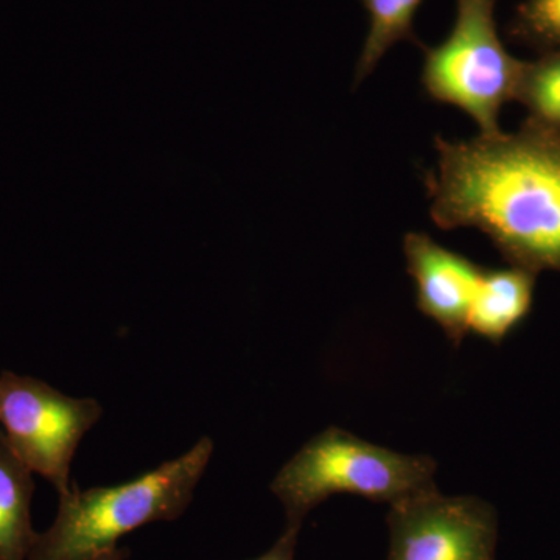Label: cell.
Returning a JSON list of instances; mask_svg holds the SVG:
<instances>
[{
	"instance_id": "cell-6",
	"label": "cell",
	"mask_w": 560,
	"mask_h": 560,
	"mask_svg": "<svg viewBox=\"0 0 560 560\" xmlns=\"http://www.w3.org/2000/svg\"><path fill=\"white\" fill-rule=\"evenodd\" d=\"M388 560H497L499 521L488 501L440 490L390 504Z\"/></svg>"
},
{
	"instance_id": "cell-3",
	"label": "cell",
	"mask_w": 560,
	"mask_h": 560,
	"mask_svg": "<svg viewBox=\"0 0 560 560\" xmlns=\"http://www.w3.org/2000/svg\"><path fill=\"white\" fill-rule=\"evenodd\" d=\"M436 460L401 455L329 427L302 445L279 470L271 492L285 510L287 525L302 522L335 493H352L375 503L396 504L438 489Z\"/></svg>"
},
{
	"instance_id": "cell-1",
	"label": "cell",
	"mask_w": 560,
	"mask_h": 560,
	"mask_svg": "<svg viewBox=\"0 0 560 560\" xmlns=\"http://www.w3.org/2000/svg\"><path fill=\"white\" fill-rule=\"evenodd\" d=\"M427 175L430 215L441 230L485 232L512 267L560 272V136L528 120L451 142L436 136Z\"/></svg>"
},
{
	"instance_id": "cell-4",
	"label": "cell",
	"mask_w": 560,
	"mask_h": 560,
	"mask_svg": "<svg viewBox=\"0 0 560 560\" xmlns=\"http://www.w3.org/2000/svg\"><path fill=\"white\" fill-rule=\"evenodd\" d=\"M495 5L497 0H456L451 35L425 50L422 69L431 101L464 110L480 135L501 131V109L515 101L526 65L501 43Z\"/></svg>"
},
{
	"instance_id": "cell-14",
	"label": "cell",
	"mask_w": 560,
	"mask_h": 560,
	"mask_svg": "<svg viewBox=\"0 0 560 560\" xmlns=\"http://www.w3.org/2000/svg\"><path fill=\"white\" fill-rule=\"evenodd\" d=\"M128 559V551L124 550V548H113V550H108L105 552H102V555H98L97 558H94L92 560H127Z\"/></svg>"
},
{
	"instance_id": "cell-7",
	"label": "cell",
	"mask_w": 560,
	"mask_h": 560,
	"mask_svg": "<svg viewBox=\"0 0 560 560\" xmlns=\"http://www.w3.org/2000/svg\"><path fill=\"white\" fill-rule=\"evenodd\" d=\"M404 253L419 311L436 320L458 348L469 331V313L485 268L422 232L405 235Z\"/></svg>"
},
{
	"instance_id": "cell-13",
	"label": "cell",
	"mask_w": 560,
	"mask_h": 560,
	"mask_svg": "<svg viewBox=\"0 0 560 560\" xmlns=\"http://www.w3.org/2000/svg\"><path fill=\"white\" fill-rule=\"evenodd\" d=\"M301 526L287 525L278 541L260 558L253 560H296Z\"/></svg>"
},
{
	"instance_id": "cell-12",
	"label": "cell",
	"mask_w": 560,
	"mask_h": 560,
	"mask_svg": "<svg viewBox=\"0 0 560 560\" xmlns=\"http://www.w3.org/2000/svg\"><path fill=\"white\" fill-rule=\"evenodd\" d=\"M518 24L529 38L560 50V0H526Z\"/></svg>"
},
{
	"instance_id": "cell-9",
	"label": "cell",
	"mask_w": 560,
	"mask_h": 560,
	"mask_svg": "<svg viewBox=\"0 0 560 560\" xmlns=\"http://www.w3.org/2000/svg\"><path fill=\"white\" fill-rule=\"evenodd\" d=\"M33 471L0 430V560H28L38 533L32 526Z\"/></svg>"
},
{
	"instance_id": "cell-2",
	"label": "cell",
	"mask_w": 560,
	"mask_h": 560,
	"mask_svg": "<svg viewBox=\"0 0 560 560\" xmlns=\"http://www.w3.org/2000/svg\"><path fill=\"white\" fill-rule=\"evenodd\" d=\"M212 453L213 441L206 436L136 480L88 490L73 485L60 495L57 518L38 534L28 560H92L131 530L176 521L190 506Z\"/></svg>"
},
{
	"instance_id": "cell-8",
	"label": "cell",
	"mask_w": 560,
	"mask_h": 560,
	"mask_svg": "<svg viewBox=\"0 0 560 560\" xmlns=\"http://www.w3.org/2000/svg\"><path fill=\"white\" fill-rule=\"evenodd\" d=\"M536 278L534 272L512 265L482 270L469 313V330L493 345H501L529 315Z\"/></svg>"
},
{
	"instance_id": "cell-5",
	"label": "cell",
	"mask_w": 560,
	"mask_h": 560,
	"mask_svg": "<svg viewBox=\"0 0 560 560\" xmlns=\"http://www.w3.org/2000/svg\"><path fill=\"white\" fill-rule=\"evenodd\" d=\"M102 405L28 375L0 374V425L33 474L51 482L60 495L72 488L70 466L81 440L101 420Z\"/></svg>"
},
{
	"instance_id": "cell-11",
	"label": "cell",
	"mask_w": 560,
	"mask_h": 560,
	"mask_svg": "<svg viewBox=\"0 0 560 560\" xmlns=\"http://www.w3.org/2000/svg\"><path fill=\"white\" fill-rule=\"evenodd\" d=\"M515 101L528 110L529 124L560 136V50L526 62Z\"/></svg>"
},
{
	"instance_id": "cell-10",
	"label": "cell",
	"mask_w": 560,
	"mask_h": 560,
	"mask_svg": "<svg viewBox=\"0 0 560 560\" xmlns=\"http://www.w3.org/2000/svg\"><path fill=\"white\" fill-rule=\"evenodd\" d=\"M370 14V31L355 70V84L377 68L383 55L400 40H415V16L423 0H361Z\"/></svg>"
}]
</instances>
